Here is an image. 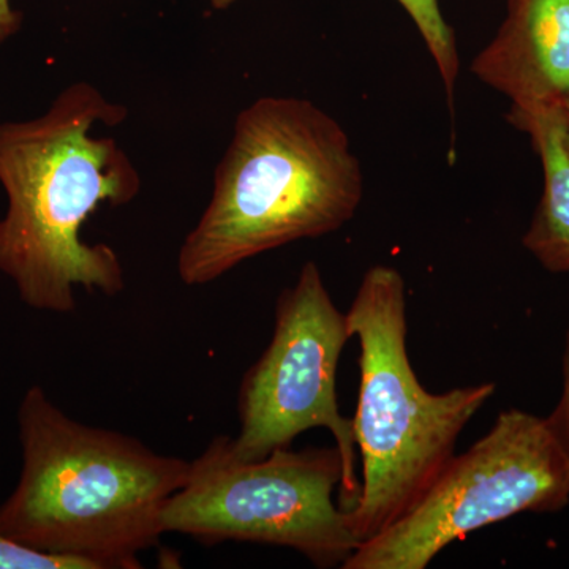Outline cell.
Returning <instances> with one entry per match:
<instances>
[{"label":"cell","mask_w":569,"mask_h":569,"mask_svg":"<svg viewBox=\"0 0 569 569\" xmlns=\"http://www.w3.org/2000/svg\"><path fill=\"white\" fill-rule=\"evenodd\" d=\"M127 114L78 81L39 118L0 122V272L33 310L71 313L77 288L104 296L126 288L116 250L80 234L100 206L129 204L141 192V176L118 141L92 134L97 123L116 127Z\"/></svg>","instance_id":"cell-1"},{"label":"cell","mask_w":569,"mask_h":569,"mask_svg":"<svg viewBox=\"0 0 569 569\" xmlns=\"http://www.w3.org/2000/svg\"><path fill=\"white\" fill-rule=\"evenodd\" d=\"M362 197L361 162L332 116L309 100L261 97L236 118L178 274L203 287L258 254L335 233Z\"/></svg>","instance_id":"cell-2"},{"label":"cell","mask_w":569,"mask_h":569,"mask_svg":"<svg viewBox=\"0 0 569 569\" xmlns=\"http://www.w3.org/2000/svg\"><path fill=\"white\" fill-rule=\"evenodd\" d=\"M22 467L0 505V533L91 569H138L162 538V512L190 462L138 438L82 425L33 385L18 407Z\"/></svg>","instance_id":"cell-3"},{"label":"cell","mask_w":569,"mask_h":569,"mask_svg":"<svg viewBox=\"0 0 569 569\" xmlns=\"http://www.w3.org/2000/svg\"><path fill=\"white\" fill-rule=\"evenodd\" d=\"M347 318L361 348L353 429L362 481L346 512L362 545L417 507L497 387L489 381L440 395L422 387L408 356L407 284L395 266L367 269Z\"/></svg>","instance_id":"cell-4"},{"label":"cell","mask_w":569,"mask_h":569,"mask_svg":"<svg viewBox=\"0 0 569 569\" xmlns=\"http://www.w3.org/2000/svg\"><path fill=\"white\" fill-rule=\"evenodd\" d=\"M343 478L336 445L288 447L244 460L234 455L230 436H219L190 462L186 485L163 509L162 530L209 546H282L318 568L342 567L359 546L347 512L332 497Z\"/></svg>","instance_id":"cell-5"},{"label":"cell","mask_w":569,"mask_h":569,"mask_svg":"<svg viewBox=\"0 0 569 569\" xmlns=\"http://www.w3.org/2000/svg\"><path fill=\"white\" fill-rule=\"evenodd\" d=\"M568 503L569 463L549 419L512 408L449 460L417 507L359 545L342 568L425 569L473 531Z\"/></svg>","instance_id":"cell-6"},{"label":"cell","mask_w":569,"mask_h":569,"mask_svg":"<svg viewBox=\"0 0 569 569\" xmlns=\"http://www.w3.org/2000/svg\"><path fill=\"white\" fill-rule=\"evenodd\" d=\"M350 339L347 312L337 309L316 261H307L293 287L277 298L271 342L242 378L239 433L231 437L238 458L258 460L291 447L306 430H329L346 466L343 511L361 492L353 419L340 413L336 391L337 367Z\"/></svg>","instance_id":"cell-7"},{"label":"cell","mask_w":569,"mask_h":569,"mask_svg":"<svg viewBox=\"0 0 569 569\" xmlns=\"http://www.w3.org/2000/svg\"><path fill=\"white\" fill-rule=\"evenodd\" d=\"M471 73L511 100L508 121L561 110L569 99V0H508L507 18Z\"/></svg>","instance_id":"cell-8"},{"label":"cell","mask_w":569,"mask_h":569,"mask_svg":"<svg viewBox=\"0 0 569 569\" xmlns=\"http://www.w3.org/2000/svg\"><path fill=\"white\" fill-rule=\"evenodd\" d=\"M508 122L529 134L545 176L541 200L522 244L549 272L569 274V153L563 144L561 110Z\"/></svg>","instance_id":"cell-9"},{"label":"cell","mask_w":569,"mask_h":569,"mask_svg":"<svg viewBox=\"0 0 569 569\" xmlns=\"http://www.w3.org/2000/svg\"><path fill=\"white\" fill-rule=\"evenodd\" d=\"M208 2L213 9L223 10L233 6L236 0H208ZM397 2L407 10L421 33L427 51L432 56L440 73L449 103H452L460 70L458 43L451 26L441 13L438 0H397Z\"/></svg>","instance_id":"cell-10"},{"label":"cell","mask_w":569,"mask_h":569,"mask_svg":"<svg viewBox=\"0 0 569 569\" xmlns=\"http://www.w3.org/2000/svg\"><path fill=\"white\" fill-rule=\"evenodd\" d=\"M0 569H91L82 560L28 548L0 533Z\"/></svg>","instance_id":"cell-11"},{"label":"cell","mask_w":569,"mask_h":569,"mask_svg":"<svg viewBox=\"0 0 569 569\" xmlns=\"http://www.w3.org/2000/svg\"><path fill=\"white\" fill-rule=\"evenodd\" d=\"M548 419L569 463V326L565 336L563 358H561V395Z\"/></svg>","instance_id":"cell-12"},{"label":"cell","mask_w":569,"mask_h":569,"mask_svg":"<svg viewBox=\"0 0 569 569\" xmlns=\"http://www.w3.org/2000/svg\"><path fill=\"white\" fill-rule=\"evenodd\" d=\"M22 14L11 7L10 0H0V47L20 31Z\"/></svg>","instance_id":"cell-13"},{"label":"cell","mask_w":569,"mask_h":569,"mask_svg":"<svg viewBox=\"0 0 569 569\" xmlns=\"http://www.w3.org/2000/svg\"><path fill=\"white\" fill-rule=\"evenodd\" d=\"M561 122H563V144L569 153V99L561 107Z\"/></svg>","instance_id":"cell-14"}]
</instances>
